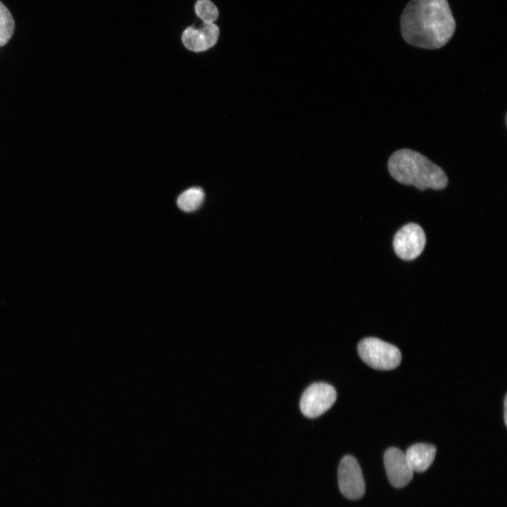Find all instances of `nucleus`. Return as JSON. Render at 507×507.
I'll return each instance as SVG.
<instances>
[{"instance_id":"1","label":"nucleus","mask_w":507,"mask_h":507,"mask_svg":"<svg viewBox=\"0 0 507 507\" xmlns=\"http://www.w3.org/2000/svg\"><path fill=\"white\" fill-rule=\"evenodd\" d=\"M455 30L447 0H411L401 14L402 37L414 46L439 49L449 41Z\"/></svg>"},{"instance_id":"2","label":"nucleus","mask_w":507,"mask_h":507,"mask_svg":"<svg viewBox=\"0 0 507 507\" xmlns=\"http://www.w3.org/2000/svg\"><path fill=\"white\" fill-rule=\"evenodd\" d=\"M387 165L389 173L395 180L420 190L442 189L448 184V177L442 168L420 153L409 149L394 152Z\"/></svg>"},{"instance_id":"3","label":"nucleus","mask_w":507,"mask_h":507,"mask_svg":"<svg viewBox=\"0 0 507 507\" xmlns=\"http://www.w3.org/2000/svg\"><path fill=\"white\" fill-rule=\"evenodd\" d=\"M357 349L363 361L374 369L392 370L401 361V353L396 346L376 337L364 338Z\"/></svg>"},{"instance_id":"4","label":"nucleus","mask_w":507,"mask_h":507,"mask_svg":"<svg viewBox=\"0 0 507 507\" xmlns=\"http://www.w3.org/2000/svg\"><path fill=\"white\" fill-rule=\"evenodd\" d=\"M337 399L334 388L324 382L308 387L300 400V409L308 418H316L332 407Z\"/></svg>"},{"instance_id":"5","label":"nucleus","mask_w":507,"mask_h":507,"mask_svg":"<svg viewBox=\"0 0 507 507\" xmlns=\"http://www.w3.org/2000/svg\"><path fill=\"white\" fill-rule=\"evenodd\" d=\"M337 477L339 488L344 496L349 499H358L364 495V479L360 465L354 457L346 455L342 458Z\"/></svg>"},{"instance_id":"6","label":"nucleus","mask_w":507,"mask_h":507,"mask_svg":"<svg viewBox=\"0 0 507 507\" xmlns=\"http://www.w3.org/2000/svg\"><path fill=\"white\" fill-rule=\"evenodd\" d=\"M426 237L422 227L415 223L402 227L395 234L393 242L396 254L403 260L416 258L423 252Z\"/></svg>"},{"instance_id":"7","label":"nucleus","mask_w":507,"mask_h":507,"mask_svg":"<svg viewBox=\"0 0 507 507\" xmlns=\"http://www.w3.org/2000/svg\"><path fill=\"white\" fill-rule=\"evenodd\" d=\"M220 37V28L214 23H201L198 27H187L182 32L180 40L187 50L199 53L215 45Z\"/></svg>"},{"instance_id":"8","label":"nucleus","mask_w":507,"mask_h":507,"mask_svg":"<svg viewBox=\"0 0 507 507\" xmlns=\"http://www.w3.org/2000/svg\"><path fill=\"white\" fill-rule=\"evenodd\" d=\"M384 463L388 480L392 486L401 488L412 480L414 472L401 450L396 447L387 449L384 455Z\"/></svg>"},{"instance_id":"9","label":"nucleus","mask_w":507,"mask_h":507,"mask_svg":"<svg viewBox=\"0 0 507 507\" xmlns=\"http://www.w3.org/2000/svg\"><path fill=\"white\" fill-rule=\"evenodd\" d=\"M436 451L432 444L418 443L408 447L405 455L413 471L423 472L433 463Z\"/></svg>"},{"instance_id":"10","label":"nucleus","mask_w":507,"mask_h":507,"mask_svg":"<svg viewBox=\"0 0 507 507\" xmlns=\"http://www.w3.org/2000/svg\"><path fill=\"white\" fill-rule=\"evenodd\" d=\"M204 199V192L201 187H194L183 192L177 199L179 208L185 212L198 209Z\"/></svg>"},{"instance_id":"11","label":"nucleus","mask_w":507,"mask_h":507,"mask_svg":"<svg viewBox=\"0 0 507 507\" xmlns=\"http://www.w3.org/2000/svg\"><path fill=\"white\" fill-rule=\"evenodd\" d=\"M194 11L197 18L205 23H214L219 17V10L211 0H196Z\"/></svg>"},{"instance_id":"12","label":"nucleus","mask_w":507,"mask_h":507,"mask_svg":"<svg viewBox=\"0 0 507 507\" xmlns=\"http://www.w3.org/2000/svg\"><path fill=\"white\" fill-rule=\"evenodd\" d=\"M15 30L13 18L7 7L0 1V46L5 45Z\"/></svg>"},{"instance_id":"13","label":"nucleus","mask_w":507,"mask_h":507,"mask_svg":"<svg viewBox=\"0 0 507 507\" xmlns=\"http://www.w3.org/2000/svg\"><path fill=\"white\" fill-rule=\"evenodd\" d=\"M506 407H507V400H506V395L505 399H504V403H503V419H504V422H505V425H507V414H506L507 410H506Z\"/></svg>"}]
</instances>
